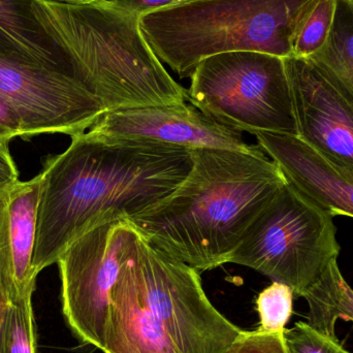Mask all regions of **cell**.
<instances>
[{
    "mask_svg": "<svg viewBox=\"0 0 353 353\" xmlns=\"http://www.w3.org/2000/svg\"><path fill=\"white\" fill-rule=\"evenodd\" d=\"M192 165L191 151L172 145L105 138L88 130L72 138L41 174L34 271L57 263L89 230L130 219L167 199Z\"/></svg>",
    "mask_w": 353,
    "mask_h": 353,
    "instance_id": "obj_1",
    "label": "cell"
},
{
    "mask_svg": "<svg viewBox=\"0 0 353 353\" xmlns=\"http://www.w3.org/2000/svg\"><path fill=\"white\" fill-rule=\"evenodd\" d=\"M191 153L192 169L178 188L128 221L172 259L209 271L230 263L286 179L261 146L252 152L197 149Z\"/></svg>",
    "mask_w": 353,
    "mask_h": 353,
    "instance_id": "obj_2",
    "label": "cell"
},
{
    "mask_svg": "<svg viewBox=\"0 0 353 353\" xmlns=\"http://www.w3.org/2000/svg\"><path fill=\"white\" fill-rule=\"evenodd\" d=\"M32 8L105 112L187 101L186 89L143 37L137 14L110 0L85 6L33 0Z\"/></svg>",
    "mask_w": 353,
    "mask_h": 353,
    "instance_id": "obj_3",
    "label": "cell"
},
{
    "mask_svg": "<svg viewBox=\"0 0 353 353\" xmlns=\"http://www.w3.org/2000/svg\"><path fill=\"white\" fill-rule=\"evenodd\" d=\"M315 0H187L142 14L141 32L180 78L217 54L294 56L296 31Z\"/></svg>",
    "mask_w": 353,
    "mask_h": 353,
    "instance_id": "obj_4",
    "label": "cell"
},
{
    "mask_svg": "<svg viewBox=\"0 0 353 353\" xmlns=\"http://www.w3.org/2000/svg\"><path fill=\"white\" fill-rule=\"evenodd\" d=\"M187 101L223 125L296 136L284 58L254 51L217 54L191 74Z\"/></svg>",
    "mask_w": 353,
    "mask_h": 353,
    "instance_id": "obj_5",
    "label": "cell"
},
{
    "mask_svg": "<svg viewBox=\"0 0 353 353\" xmlns=\"http://www.w3.org/2000/svg\"><path fill=\"white\" fill-rule=\"evenodd\" d=\"M333 218L286 181L251 224L230 263L286 284L301 296L339 256Z\"/></svg>",
    "mask_w": 353,
    "mask_h": 353,
    "instance_id": "obj_6",
    "label": "cell"
},
{
    "mask_svg": "<svg viewBox=\"0 0 353 353\" xmlns=\"http://www.w3.org/2000/svg\"><path fill=\"white\" fill-rule=\"evenodd\" d=\"M128 263L145 305L181 353H225L240 335L210 302L199 271L142 234Z\"/></svg>",
    "mask_w": 353,
    "mask_h": 353,
    "instance_id": "obj_7",
    "label": "cell"
},
{
    "mask_svg": "<svg viewBox=\"0 0 353 353\" xmlns=\"http://www.w3.org/2000/svg\"><path fill=\"white\" fill-rule=\"evenodd\" d=\"M140 232L128 220L97 226L58 259L62 312L77 339L103 350L112 290Z\"/></svg>",
    "mask_w": 353,
    "mask_h": 353,
    "instance_id": "obj_8",
    "label": "cell"
},
{
    "mask_svg": "<svg viewBox=\"0 0 353 353\" xmlns=\"http://www.w3.org/2000/svg\"><path fill=\"white\" fill-rule=\"evenodd\" d=\"M0 97L20 116L27 139L43 134L74 138L105 113L97 95L76 74L3 57Z\"/></svg>",
    "mask_w": 353,
    "mask_h": 353,
    "instance_id": "obj_9",
    "label": "cell"
},
{
    "mask_svg": "<svg viewBox=\"0 0 353 353\" xmlns=\"http://www.w3.org/2000/svg\"><path fill=\"white\" fill-rule=\"evenodd\" d=\"M298 137L332 163L353 173V101L314 64L284 58Z\"/></svg>",
    "mask_w": 353,
    "mask_h": 353,
    "instance_id": "obj_10",
    "label": "cell"
},
{
    "mask_svg": "<svg viewBox=\"0 0 353 353\" xmlns=\"http://www.w3.org/2000/svg\"><path fill=\"white\" fill-rule=\"evenodd\" d=\"M88 132L105 138L151 141L190 151L224 149L252 152L259 147L247 144L242 132L186 103L105 112Z\"/></svg>",
    "mask_w": 353,
    "mask_h": 353,
    "instance_id": "obj_11",
    "label": "cell"
},
{
    "mask_svg": "<svg viewBox=\"0 0 353 353\" xmlns=\"http://www.w3.org/2000/svg\"><path fill=\"white\" fill-rule=\"evenodd\" d=\"M257 143L286 181L330 215L353 218V173L330 161L296 136L259 132Z\"/></svg>",
    "mask_w": 353,
    "mask_h": 353,
    "instance_id": "obj_12",
    "label": "cell"
},
{
    "mask_svg": "<svg viewBox=\"0 0 353 353\" xmlns=\"http://www.w3.org/2000/svg\"><path fill=\"white\" fill-rule=\"evenodd\" d=\"M41 175L0 191V286L12 303L33 296V268Z\"/></svg>",
    "mask_w": 353,
    "mask_h": 353,
    "instance_id": "obj_13",
    "label": "cell"
},
{
    "mask_svg": "<svg viewBox=\"0 0 353 353\" xmlns=\"http://www.w3.org/2000/svg\"><path fill=\"white\" fill-rule=\"evenodd\" d=\"M128 259L112 290L101 352L181 353L145 305Z\"/></svg>",
    "mask_w": 353,
    "mask_h": 353,
    "instance_id": "obj_14",
    "label": "cell"
},
{
    "mask_svg": "<svg viewBox=\"0 0 353 353\" xmlns=\"http://www.w3.org/2000/svg\"><path fill=\"white\" fill-rule=\"evenodd\" d=\"M32 2L0 0V57L77 76L65 52L48 35L35 18Z\"/></svg>",
    "mask_w": 353,
    "mask_h": 353,
    "instance_id": "obj_15",
    "label": "cell"
},
{
    "mask_svg": "<svg viewBox=\"0 0 353 353\" xmlns=\"http://www.w3.org/2000/svg\"><path fill=\"white\" fill-rule=\"evenodd\" d=\"M307 59L353 101V0H336L329 37Z\"/></svg>",
    "mask_w": 353,
    "mask_h": 353,
    "instance_id": "obj_16",
    "label": "cell"
},
{
    "mask_svg": "<svg viewBox=\"0 0 353 353\" xmlns=\"http://www.w3.org/2000/svg\"><path fill=\"white\" fill-rule=\"evenodd\" d=\"M301 296L308 302L309 325L319 331L336 337L338 319L353 323V290L344 279L338 259L332 261Z\"/></svg>",
    "mask_w": 353,
    "mask_h": 353,
    "instance_id": "obj_17",
    "label": "cell"
},
{
    "mask_svg": "<svg viewBox=\"0 0 353 353\" xmlns=\"http://www.w3.org/2000/svg\"><path fill=\"white\" fill-rule=\"evenodd\" d=\"M0 353H37L32 296L8 307L0 327Z\"/></svg>",
    "mask_w": 353,
    "mask_h": 353,
    "instance_id": "obj_18",
    "label": "cell"
},
{
    "mask_svg": "<svg viewBox=\"0 0 353 353\" xmlns=\"http://www.w3.org/2000/svg\"><path fill=\"white\" fill-rule=\"evenodd\" d=\"M336 0H315L296 31L294 57L307 58L325 45L335 16Z\"/></svg>",
    "mask_w": 353,
    "mask_h": 353,
    "instance_id": "obj_19",
    "label": "cell"
},
{
    "mask_svg": "<svg viewBox=\"0 0 353 353\" xmlns=\"http://www.w3.org/2000/svg\"><path fill=\"white\" fill-rule=\"evenodd\" d=\"M294 292L290 286L273 282L259 294L256 309L261 319L259 330L268 333L284 332L292 314Z\"/></svg>",
    "mask_w": 353,
    "mask_h": 353,
    "instance_id": "obj_20",
    "label": "cell"
},
{
    "mask_svg": "<svg viewBox=\"0 0 353 353\" xmlns=\"http://www.w3.org/2000/svg\"><path fill=\"white\" fill-rule=\"evenodd\" d=\"M284 337L290 353H350L337 336L327 335L308 323H298L292 329L285 330Z\"/></svg>",
    "mask_w": 353,
    "mask_h": 353,
    "instance_id": "obj_21",
    "label": "cell"
},
{
    "mask_svg": "<svg viewBox=\"0 0 353 353\" xmlns=\"http://www.w3.org/2000/svg\"><path fill=\"white\" fill-rule=\"evenodd\" d=\"M285 331V330H284ZM225 353H290L284 332H241Z\"/></svg>",
    "mask_w": 353,
    "mask_h": 353,
    "instance_id": "obj_22",
    "label": "cell"
},
{
    "mask_svg": "<svg viewBox=\"0 0 353 353\" xmlns=\"http://www.w3.org/2000/svg\"><path fill=\"white\" fill-rule=\"evenodd\" d=\"M14 138L27 139L26 130L20 116L0 97V139L10 142Z\"/></svg>",
    "mask_w": 353,
    "mask_h": 353,
    "instance_id": "obj_23",
    "label": "cell"
},
{
    "mask_svg": "<svg viewBox=\"0 0 353 353\" xmlns=\"http://www.w3.org/2000/svg\"><path fill=\"white\" fill-rule=\"evenodd\" d=\"M19 171L10 151V141L0 139V191L19 182Z\"/></svg>",
    "mask_w": 353,
    "mask_h": 353,
    "instance_id": "obj_24",
    "label": "cell"
},
{
    "mask_svg": "<svg viewBox=\"0 0 353 353\" xmlns=\"http://www.w3.org/2000/svg\"><path fill=\"white\" fill-rule=\"evenodd\" d=\"M116 6L141 17L147 12L169 8L187 0H112Z\"/></svg>",
    "mask_w": 353,
    "mask_h": 353,
    "instance_id": "obj_25",
    "label": "cell"
},
{
    "mask_svg": "<svg viewBox=\"0 0 353 353\" xmlns=\"http://www.w3.org/2000/svg\"><path fill=\"white\" fill-rule=\"evenodd\" d=\"M10 304H12V301H10V296L4 292L3 288L0 286V327H1L4 315H6V311H8Z\"/></svg>",
    "mask_w": 353,
    "mask_h": 353,
    "instance_id": "obj_26",
    "label": "cell"
},
{
    "mask_svg": "<svg viewBox=\"0 0 353 353\" xmlns=\"http://www.w3.org/2000/svg\"><path fill=\"white\" fill-rule=\"evenodd\" d=\"M41 1L57 2V3L74 4V6H85V4L97 3L101 0H41Z\"/></svg>",
    "mask_w": 353,
    "mask_h": 353,
    "instance_id": "obj_27",
    "label": "cell"
},
{
    "mask_svg": "<svg viewBox=\"0 0 353 353\" xmlns=\"http://www.w3.org/2000/svg\"><path fill=\"white\" fill-rule=\"evenodd\" d=\"M110 1H112V0H110Z\"/></svg>",
    "mask_w": 353,
    "mask_h": 353,
    "instance_id": "obj_28",
    "label": "cell"
}]
</instances>
